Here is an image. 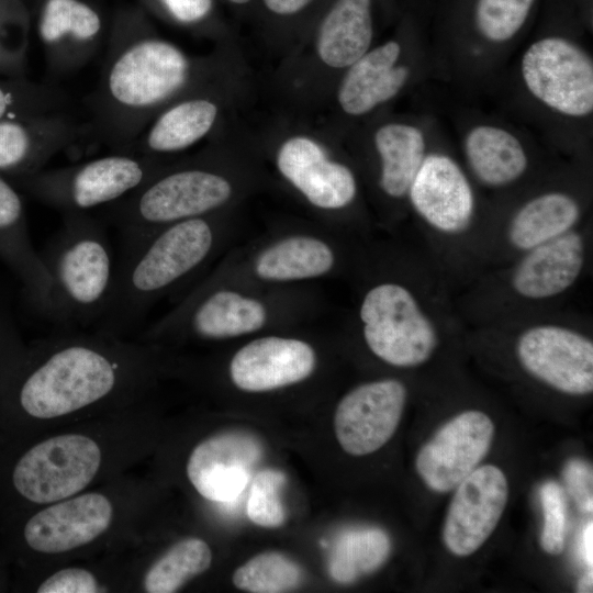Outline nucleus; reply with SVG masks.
I'll return each mask as SVG.
<instances>
[{"instance_id":"obj_1","label":"nucleus","mask_w":593,"mask_h":593,"mask_svg":"<svg viewBox=\"0 0 593 593\" xmlns=\"http://www.w3.org/2000/svg\"><path fill=\"white\" fill-rule=\"evenodd\" d=\"M105 48L97 87L87 101L89 130L115 153H132L144 128L171 101L227 74L221 52L192 56L136 15L118 20Z\"/></svg>"},{"instance_id":"obj_2","label":"nucleus","mask_w":593,"mask_h":593,"mask_svg":"<svg viewBox=\"0 0 593 593\" xmlns=\"http://www.w3.org/2000/svg\"><path fill=\"white\" fill-rule=\"evenodd\" d=\"M128 350L120 343L94 337L58 342L34 365L22 361L2 395L36 419L74 413L120 387L123 355Z\"/></svg>"},{"instance_id":"obj_3","label":"nucleus","mask_w":593,"mask_h":593,"mask_svg":"<svg viewBox=\"0 0 593 593\" xmlns=\"http://www.w3.org/2000/svg\"><path fill=\"white\" fill-rule=\"evenodd\" d=\"M209 216L169 223L122 245L105 325L132 323L209 258L216 239Z\"/></svg>"},{"instance_id":"obj_4","label":"nucleus","mask_w":593,"mask_h":593,"mask_svg":"<svg viewBox=\"0 0 593 593\" xmlns=\"http://www.w3.org/2000/svg\"><path fill=\"white\" fill-rule=\"evenodd\" d=\"M234 194L231 178L209 156L180 165H165L122 200L107 206L122 245L181 220L211 215Z\"/></svg>"},{"instance_id":"obj_5","label":"nucleus","mask_w":593,"mask_h":593,"mask_svg":"<svg viewBox=\"0 0 593 593\" xmlns=\"http://www.w3.org/2000/svg\"><path fill=\"white\" fill-rule=\"evenodd\" d=\"M40 253L54 282L63 322L85 324L102 317L116 266L101 222L90 213H64L57 234Z\"/></svg>"},{"instance_id":"obj_6","label":"nucleus","mask_w":593,"mask_h":593,"mask_svg":"<svg viewBox=\"0 0 593 593\" xmlns=\"http://www.w3.org/2000/svg\"><path fill=\"white\" fill-rule=\"evenodd\" d=\"M165 165L160 158L111 152L79 164L42 169L20 177V182L35 199L63 214L89 213L122 200Z\"/></svg>"},{"instance_id":"obj_7","label":"nucleus","mask_w":593,"mask_h":593,"mask_svg":"<svg viewBox=\"0 0 593 593\" xmlns=\"http://www.w3.org/2000/svg\"><path fill=\"white\" fill-rule=\"evenodd\" d=\"M359 317L369 349L395 367L426 362L438 345L433 321L415 295L396 282H382L365 294Z\"/></svg>"},{"instance_id":"obj_8","label":"nucleus","mask_w":593,"mask_h":593,"mask_svg":"<svg viewBox=\"0 0 593 593\" xmlns=\"http://www.w3.org/2000/svg\"><path fill=\"white\" fill-rule=\"evenodd\" d=\"M101 463L98 444L80 434L45 439L14 461L9 482L16 495L35 504L71 497L83 490Z\"/></svg>"},{"instance_id":"obj_9","label":"nucleus","mask_w":593,"mask_h":593,"mask_svg":"<svg viewBox=\"0 0 593 593\" xmlns=\"http://www.w3.org/2000/svg\"><path fill=\"white\" fill-rule=\"evenodd\" d=\"M521 74L529 93L548 109L571 118L593 111V61L575 42L548 35L524 52Z\"/></svg>"},{"instance_id":"obj_10","label":"nucleus","mask_w":593,"mask_h":593,"mask_svg":"<svg viewBox=\"0 0 593 593\" xmlns=\"http://www.w3.org/2000/svg\"><path fill=\"white\" fill-rule=\"evenodd\" d=\"M275 149V165L311 205L340 210L350 205L358 192L353 170L334 159L321 136L302 130L284 133Z\"/></svg>"},{"instance_id":"obj_11","label":"nucleus","mask_w":593,"mask_h":593,"mask_svg":"<svg viewBox=\"0 0 593 593\" xmlns=\"http://www.w3.org/2000/svg\"><path fill=\"white\" fill-rule=\"evenodd\" d=\"M227 75L205 82L167 104L141 133L132 153L166 159L212 134L228 101Z\"/></svg>"},{"instance_id":"obj_12","label":"nucleus","mask_w":593,"mask_h":593,"mask_svg":"<svg viewBox=\"0 0 593 593\" xmlns=\"http://www.w3.org/2000/svg\"><path fill=\"white\" fill-rule=\"evenodd\" d=\"M516 356L530 376L571 395L593 391V343L583 334L556 324L525 329L516 342Z\"/></svg>"},{"instance_id":"obj_13","label":"nucleus","mask_w":593,"mask_h":593,"mask_svg":"<svg viewBox=\"0 0 593 593\" xmlns=\"http://www.w3.org/2000/svg\"><path fill=\"white\" fill-rule=\"evenodd\" d=\"M494 424L483 412L465 411L445 423L419 449L415 466L435 492L454 490L488 454Z\"/></svg>"},{"instance_id":"obj_14","label":"nucleus","mask_w":593,"mask_h":593,"mask_svg":"<svg viewBox=\"0 0 593 593\" xmlns=\"http://www.w3.org/2000/svg\"><path fill=\"white\" fill-rule=\"evenodd\" d=\"M406 402L405 385L382 379L354 388L338 403L334 429L349 455L365 456L385 445L394 435Z\"/></svg>"},{"instance_id":"obj_15","label":"nucleus","mask_w":593,"mask_h":593,"mask_svg":"<svg viewBox=\"0 0 593 593\" xmlns=\"http://www.w3.org/2000/svg\"><path fill=\"white\" fill-rule=\"evenodd\" d=\"M443 529L446 548L455 556L475 552L499 524L508 499L507 479L493 465L477 467L456 488Z\"/></svg>"},{"instance_id":"obj_16","label":"nucleus","mask_w":593,"mask_h":593,"mask_svg":"<svg viewBox=\"0 0 593 593\" xmlns=\"http://www.w3.org/2000/svg\"><path fill=\"white\" fill-rule=\"evenodd\" d=\"M262 452L259 438L248 432L220 433L194 447L187 462V475L204 499L231 503L249 484Z\"/></svg>"},{"instance_id":"obj_17","label":"nucleus","mask_w":593,"mask_h":593,"mask_svg":"<svg viewBox=\"0 0 593 593\" xmlns=\"http://www.w3.org/2000/svg\"><path fill=\"white\" fill-rule=\"evenodd\" d=\"M47 69L65 76L85 67L103 36L100 13L82 0H44L37 21Z\"/></svg>"},{"instance_id":"obj_18","label":"nucleus","mask_w":593,"mask_h":593,"mask_svg":"<svg viewBox=\"0 0 593 593\" xmlns=\"http://www.w3.org/2000/svg\"><path fill=\"white\" fill-rule=\"evenodd\" d=\"M0 259L18 277L29 303L63 322L54 282L30 237L23 201L0 174Z\"/></svg>"},{"instance_id":"obj_19","label":"nucleus","mask_w":593,"mask_h":593,"mask_svg":"<svg viewBox=\"0 0 593 593\" xmlns=\"http://www.w3.org/2000/svg\"><path fill=\"white\" fill-rule=\"evenodd\" d=\"M406 195L415 212L440 233L463 232L474 215L472 187L461 167L445 154L425 156Z\"/></svg>"},{"instance_id":"obj_20","label":"nucleus","mask_w":593,"mask_h":593,"mask_svg":"<svg viewBox=\"0 0 593 593\" xmlns=\"http://www.w3.org/2000/svg\"><path fill=\"white\" fill-rule=\"evenodd\" d=\"M87 128L66 110L0 120V174L24 177L42 170Z\"/></svg>"},{"instance_id":"obj_21","label":"nucleus","mask_w":593,"mask_h":593,"mask_svg":"<svg viewBox=\"0 0 593 593\" xmlns=\"http://www.w3.org/2000/svg\"><path fill=\"white\" fill-rule=\"evenodd\" d=\"M112 514L111 502L103 494L68 497L32 515L23 526L22 538L36 552L69 551L103 534Z\"/></svg>"},{"instance_id":"obj_22","label":"nucleus","mask_w":593,"mask_h":593,"mask_svg":"<svg viewBox=\"0 0 593 593\" xmlns=\"http://www.w3.org/2000/svg\"><path fill=\"white\" fill-rule=\"evenodd\" d=\"M315 366V351L306 342L266 336L236 351L230 362V377L243 391L266 392L305 380Z\"/></svg>"},{"instance_id":"obj_23","label":"nucleus","mask_w":593,"mask_h":593,"mask_svg":"<svg viewBox=\"0 0 593 593\" xmlns=\"http://www.w3.org/2000/svg\"><path fill=\"white\" fill-rule=\"evenodd\" d=\"M402 53L401 43L389 40L346 68L335 87L338 110L346 116L361 118L394 99L410 78L409 67L400 63Z\"/></svg>"},{"instance_id":"obj_24","label":"nucleus","mask_w":593,"mask_h":593,"mask_svg":"<svg viewBox=\"0 0 593 593\" xmlns=\"http://www.w3.org/2000/svg\"><path fill=\"white\" fill-rule=\"evenodd\" d=\"M373 0H335L323 16L311 47H304L314 70L342 74L372 47Z\"/></svg>"},{"instance_id":"obj_25","label":"nucleus","mask_w":593,"mask_h":593,"mask_svg":"<svg viewBox=\"0 0 593 593\" xmlns=\"http://www.w3.org/2000/svg\"><path fill=\"white\" fill-rule=\"evenodd\" d=\"M584 264V242L571 230L529 250L515 266L511 283L514 291L529 300L561 294L579 278Z\"/></svg>"},{"instance_id":"obj_26","label":"nucleus","mask_w":593,"mask_h":593,"mask_svg":"<svg viewBox=\"0 0 593 593\" xmlns=\"http://www.w3.org/2000/svg\"><path fill=\"white\" fill-rule=\"evenodd\" d=\"M267 321L261 302L230 289H215L157 327L183 325L205 339H224L254 333Z\"/></svg>"},{"instance_id":"obj_27","label":"nucleus","mask_w":593,"mask_h":593,"mask_svg":"<svg viewBox=\"0 0 593 593\" xmlns=\"http://www.w3.org/2000/svg\"><path fill=\"white\" fill-rule=\"evenodd\" d=\"M463 150L471 171L488 187L507 186L519 179L528 167L519 139L500 126H473L465 137Z\"/></svg>"},{"instance_id":"obj_28","label":"nucleus","mask_w":593,"mask_h":593,"mask_svg":"<svg viewBox=\"0 0 593 593\" xmlns=\"http://www.w3.org/2000/svg\"><path fill=\"white\" fill-rule=\"evenodd\" d=\"M372 142L380 163V189L393 199L405 197L426 156L424 133L413 124L392 121L374 131Z\"/></svg>"},{"instance_id":"obj_29","label":"nucleus","mask_w":593,"mask_h":593,"mask_svg":"<svg viewBox=\"0 0 593 593\" xmlns=\"http://www.w3.org/2000/svg\"><path fill=\"white\" fill-rule=\"evenodd\" d=\"M580 216V204L572 195L561 191L546 192L516 211L507 237L514 248L526 251L571 231Z\"/></svg>"},{"instance_id":"obj_30","label":"nucleus","mask_w":593,"mask_h":593,"mask_svg":"<svg viewBox=\"0 0 593 593\" xmlns=\"http://www.w3.org/2000/svg\"><path fill=\"white\" fill-rule=\"evenodd\" d=\"M334 261V253L324 240L295 235L264 249L256 259L255 271L267 281H295L327 273Z\"/></svg>"},{"instance_id":"obj_31","label":"nucleus","mask_w":593,"mask_h":593,"mask_svg":"<svg viewBox=\"0 0 593 593\" xmlns=\"http://www.w3.org/2000/svg\"><path fill=\"white\" fill-rule=\"evenodd\" d=\"M391 541L377 527L344 530L334 540L328 555V573L340 584H349L379 569L388 559Z\"/></svg>"},{"instance_id":"obj_32","label":"nucleus","mask_w":593,"mask_h":593,"mask_svg":"<svg viewBox=\"0 0 593 593\" xmlns=\"http://www.w3.org/2000/svg\"><path fill=\"white\" fill-rule=\"evenodd\" d=\"M212 562L209 545L197 537L184 538L158 558L144 578L148 593H172L206 571Z\"/></svg>"},{"instance_id":"obj_33","label":"nucleus","mask_w":593,"mask_h":593,"mask_svg":"<svg viewBox=\"0 0 593 593\" xmlns=\"http://www.w3.org/2000/svg\"><path fill=\"white\" fill-rule=\"evenodd\" d=\"M302 578L300 566L291 558L278 551H266L238 567L233 583L246 592L282 593L296 589Z\"/></svg>"},{"instance_id":"obj_34","label":"nucleus","mask_w":593,"mask_h":593,"mask_svg":"<svg viewBox=\"0 0 593 593\" xmlns=\"http://www.w3.org/2000/svg\"><path fill=\"white\" fill-rule=\"evenodd\" d=\"M538 0H473L471 20L485 41L502 44L514 38L526 25Z\"/></svg>"},{"instance_id":"obj_35","label":"nucleus","mask_w":593,"mask_h":593,"mask_svg":"<svg viewBox=\"0 0 593 593\" xmlns=\"http://www.w3.org/2000/svg\"><path fill=\"white\" fill-rule=\"evenodd\" d=\"M247 499V516L256 525L265 528H278L287 519L281 500V491L287 482L280 470L267 468L251 478Z\"/></svg>"},{"instance_id":"obj_36","label":"nucleus","mask_w":593,"mask_h":593,"mask_svg":"<svg viewBox=\"0 0 593 593\" xmlns=\"http://www.w3.org/2000/svg\"><path fill=\"white\" fill-rule=\"evenodd\" d=\"M68 104L67 93L48 83H27L18 91L0 85V120L14 118L19 107L36 114L66 110Z\"/></svg>"},{"instance_id":"obj_37","label":"nucleus","mask_w":593,"mask_h":593,"mask_svg":"<svg viewBox=\"0 0 593 593\" xmlns=\"http://www.w3.org/2000/svg\"><path fill=\"white\" fill-rule=\"evenodd\" d=\"M544 514L540 546L551 556L564 548L567 530V502L562 488L555 481L545 482L539 491Z\"/></svg>"},{"instance_id":"obj_38","label":"nucleus","mask_w":593,"mask_h":593,"mask_svg":"<svg viewBox=\"0 0 593 593\" xmlns=\"http://www.w3.org/2000/svg\"><path fill=\"white\" fill-rule=\"evenodd\" d=\"M25 351L11 314L0 303V395L20 368Z\"/></svg>"},{"instance_id":"obj_39","label":"nucleus","mask_w":593,"mask_h":593,"mask_svg":"<svg viewBox=\"0 0 593 593\" xmlns=\"http://www.w3.org/2000/svg\"><path fill=\"white\" fill-rule=\"evenodd\" d=\"M160 12L172 22L195 27L208 21L213 0H152Z\"/></svg>"},{"instance_id":"obj_40","label":"nucleus","mask_w":593,"mask_h":593,"mask_svg":"<svg viewBox=\"0 0 593 593\" xmlns=\"http://www.w3.org/2000/svg\"><path fill=\"white\" fill-rule=\"evenodd\" d=\"M38 593H94L99 585L91 572L80 568L59 570L46 579Z\"/></svg>"},{"instance_id":"obj_41","label":"nucleus","mask_w":593,"mask_h":593,"mask_svg":"<svg viewBox=\"0 0 593 593\" xmlns=\"http://www.w3.org/2000/svg\"><path fill=\"white\" fill-rule=\"evenodd\" d=\"M592 477L591 466L580 459L570 460L563 468L567 490L585 513H591L593 507Z\"/></svg>"},{"instance_id":"obj_42","label":"nucleus","mask_w":593,"mask_h":593,"mask_svg":"<svg viewBox=\"0 0 593 593\" xmlns=\"http://www.w3.org/2000/svg\"><path fill=\"white\" fill-rule=\"evenodd\" d=\"M314 0H262L266 9L279 16H291L303 11Z\"/></svg>"},{"instance_id":"obj_43","label":"nucleus","mask_w":593,"mask_h":593,"mask_svg":"<svg viewBox=\"0 0 593 593\" xmlns=\"http://www.w3.org/2000/svg\"><path fill=\"white\" fill-rule=\"evenodd\" d=\"M592 540H593V527H592V522H590L585 526L582 533L581 548H580V553L583 560L585 561L586 566H589L590 568H592V561H593Z\"/></svg>"},{"instance_id":"obj_44","label":"nucleus","mask_w":593,"mask_h":593,"mask_svg":"<svg viewBox=\"0 0 593 593\" xmlns=\"http://www.w3.org/2000/svg\"><path fill=\"white\" fill-rule=\"evenodd\" d=\"M592 574H593L592 569H590V571H588L581 577L577 585V592H580V593L592 592V584H593Z\"/></svg>"},{"instance_id":"obj_45","label":"nucleus","mask_w":593,"mask_h":593,"mask_svg":"<svg viewBox=\"0 0 593 593\" xmlns=\"http://www.w3.org/2000/svg\"><path fill=\"white\" fill-rule=\"evenodd\" d=\"M227 1H230L231 3H235V4H246L250 0H227Z\"/></svg>"},{"instance_id":"obj_46","label":"nucleus","mask_w":593,"mask_h":593,"mask_svg":"<svg viewBox=\"0 0 593 593\" xmlns=\"http://www.w3.org/2000/svg\"><path fill=\"white\" fill-rule=\"evenodd\" d=\"M0 54L2 55L5 61H9L1 51H0Z\"/></svg>"}]
</instances>
